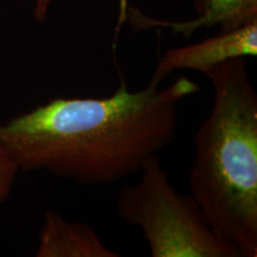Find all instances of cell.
<instances>
[{"label": "cell", "mask_w": 257, "mask_h": 257, "mask_svg": "<svg viewBox=\"0 0 257 257\" xmlns=\"http://www.w3.org/2000/svg\"><path fill=\"white\" fill-rule=\"evenodd\" d=\"M194 8L197 16L187 21H162L148 17L127 0H120L119 24L128 23L136 30L170 29L176 35L191 37L199 29L229 31L257 21V0H195Z\"/></svg>", "instance_id": "cell-5"}, {"label": "cell", "mask_w": 257, "mask_h": 257, "mask_svg": "<svg viewBox=\"0 0 257 257\" xmlns=\"http://www.w3.org/2000/svg\"><path fill=\"white\" fill-rule=\"evenodd\" d=\"M213 87L194 137L191 195L207 224L240 257L257 256V92L244 57L205 74Z\"/></svg>", "instance_id": "cell-2"}, {"label": "cell", "mask_w": 257, "mask_h": 257, "mask_svg": "<svg viewBox=\"0 0 257 257\" xmlns=\"http://www.w3.org/2000/svg\"><path fill=\"white\" fill-rule=\"evenodd\" d=\"M36 257H119L91 225L68 220L56 211L44 213Z\"/></svg>", "instance_id": "cell-6"}, {"label": "cell", "mask_w": 257, "mask_h": 257, "mask_svg": "<svg viewBox=\"0 0 257 257\" xmlns=\"http://www.w3.org/2000/svg\"><path fill=\"white\" fill-rule=\"evenodd\" d=\"M32 2H34L32 16L38 23H43V22L47 21L51 5L55 0H32Z\"/></svg>", "instance_id": "cell-8"}, {"label": "cell", "mask_w": 257, "mask_h": 257, "mask_svg": "<svg viewBox=\"0 0 257 257\" xmlns=\"http://www.w3.org/2000/svg\"><path fill=\"white\" fill-rule=\"evenodd\" d=\"M257 55V21L229 31H219L198 43L172 48L159 59L152 76L162 82L176 70H208L231 59L255 57Z\"/></svg>", "instance_id": "cell-4"}, {"label": "cell", "mask_w": 257, "mask_h": 257, "mask_svg": "<svg viewBox=\"0 0 257 257\" xmlns=\"http://www.w3.org/2000/svg\"><path fill=\"white\" fill-rule=\"evenodd\" d=\"M19 172L17 161L0 140V207L11 195Z\"/></svg>", "instance_id": "cell-7"}, {"label": "cell", "mask_w": 257, "mask_h": 257, "mask_svg": "<svg viewBox=\"0 0 257 257\" xmlns=\"http://www.w3.org/2000/svg\"><path fill=\"white\" fill-rule=\"evenodd\" d=\"M140 179L115 199L118 217L140 227L153 257H240L207 224L192 195L170 182L159 157L147 160Z\"/></svg>", "instance_id": "cell-3"}, {"label": "cell", "mask_w": 257, "mask_h": 257, "mask_svg": "<svg viewBox=\"0 0 257 257\" xmlns=\"http://www.w3.org/2000/svg\"><path fill=\"white\" fill-rule=\"evenodd\" d=\"M200 91L187 76L130 91L121 78L104 98H54L0 123V140L21 172L76 184L111 185L140 173L174 140L179 104Z\"/></svg>", "instance_id": "cell-1"}]
</instances>
